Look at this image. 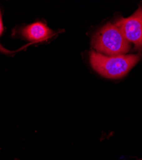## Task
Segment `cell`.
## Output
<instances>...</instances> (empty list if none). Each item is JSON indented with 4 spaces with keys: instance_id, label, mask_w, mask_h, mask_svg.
I'll use <instances>...</instances> for the list:
<instances>
[{
    "instance_id": "cell-3",
    "label": "cell",
    "mask_w": 142,
    "mask_h": 160,
    "mask_svg": "<svg viewBox=\"0 0 142 160\" xmlns=\"http://www.w3.org/2000/svg\"><path fill=\"white\" fill-rule=\"evenodd\" d=\"M115 25L129 42H133L136 49L142 48V7L131 17L120 19Z\"/></svg>"
},
{
    "instance_id": "cell-1",
    "label": "cell",
    "mask_w": 142,
    "mask_h": 160,
    "mask_svg": "<svg viewBox=\"0 0 142 160\" xmlns=\"http://www.w3.org/2000/svg\"><path fill=\"white\" fill-rule=\"evenodd\" d=\"M141 55L106 57L92 51L90 61L98 73L107 78L117 79L124 76L140 59Z\"/></svg>"
},
{
    "instance_id": "cell-2",
    "label": "cell",
    "mask_w": 142,
    "mask_h": 160,
    "mask_svg": "<svg viewBox=\"0 0 142 160\" xmlns=\"http://www.w3.org/2000/svg\"><path fill=\"white\" fill-rule=\"evenodd\" d=\"M93 47L99 52L118 56L129 51L130 42L115 24L108 23L99 31L92 40Z\"/></svg>"
},
{
    "instance_id": "cell-4",
    "label": "cell",
    "mask_w": 142,
    "mask_h": 160,
    "mask_svg": "<svg viewBox=\"0 0 142 160\" xmlns=\"http://www.w3.org/2000/svg\"><path fill=\"white\" fill-rule=\"evenodd\" d=\"M21 33L26 39L34 42L46 41L55 34L44 23L41 22H34L26 26Z\"/></svg>"
},
{
    "instance_id": "cell-5",
    "label": "cell",
    "mask_w": 142,
    "mask_h": 160,
    "mask_svg": "<svg viewBox=\"0 0 142 160\" xmlns=\"http://www.w3.org/2000/svg\"><path fill=\"white\" fill-rule=\"evenodd\" d=\"M3 32V26L1 12H0V36H1V35L2 34ZM0 52L5 53V54H9V53L12 52L10 51H8V50L5 49L1 44H0Z\"/></svg>"
}]
</instances>
